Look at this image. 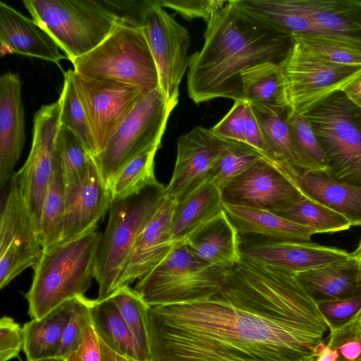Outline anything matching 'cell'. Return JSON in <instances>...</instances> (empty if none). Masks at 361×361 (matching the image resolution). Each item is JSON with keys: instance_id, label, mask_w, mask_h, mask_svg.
Masks as SVG:
<instances>
[{"instance_id": "cell-13", "label": "cell", "mask_w": 361, "mask_h": 361, "mask_svg": "<svg viewBox=\"0 0 361 361\" xmlns=\"http://www.w3.org/2000/svg\"><path fill=\"white\" fill-rule=\"evenodd\" d=\"M60 109L58 99L42 105L35 113L30 154L24 165L15 173L38 235L44 197L59 158L56 137Z\"/></svg>"}, {"instance_id": "cell-9", "label": "cell", "mask_w": 361, "mask_h": 361, "mask_svg": "<svg viewBox=\"0 0 361 361\" xmlns=\"http://www.w3.org/2000/svg\"><path fill=\"white\" fill-rule=\"evenodd\" d=\"M288 118L303 115L361 77V66L333 63L292 39L280 63Z\"/></svg>"}, {"instance_id": "cell-18", "label": "cell", "mask_w": 361, "mask_h": 361, "mask_svg": "<svg viewBox=\"0 0 361 361\" xmlns=\"http://www.w3.org/2000/svg\"><path fill=\"white\" fill-rule=\"evenodd\" d=\"M303 195L345 217L351 226H361V187L334 178L324 169H300L282 161H269Z\"/></svg>"}, {"instance_id": "cell-23", "label": "cell", "mask_w": 361, "mask_h": 361, "mask_svg": "<svg viewBox=\"0 0 361 361\" xmlns=\"http://www.w3.org/2000/svg\"><path fill=\"white\" fill-rule=\"evenodd\" d=\"M202 262L229 269L242 260L240 235L224 208L184 242Z\"/></svg>"}, {"instance_id": "cell-11", "label": "cell", "mask_w": 361, "mask_h": 361, "mask_svg": "<svg viewBox=\"0 0 361 361\" xmlns=\"http://www.w3.org/2000/svg\"><path fill=\"white\" fill-rule=\"evenodd\" d=\"M138 24L157 68L160 90L167 101L178 99L179 86L189 65L188 30L164 10L159 0L141 2Z\"/></svg>"}, {"instance_id": "cell-51", "label": "cell", "mask_w": 361, "mask_h": 361, "mask_svg": "<svg viewBox=\"0 0 361 361\" xmlns=\"http://www.w3.org/2000/svg\"><path fill=\"white\" fill-rule=\"evenodd\" d=\"M355 255L359 258V259L361 261V240L360 241V243L358 245V247L355 252H354Z\"/></svg>"}, {"instance_id": "cell-48", "label": "cell", "mask_w": 361, "mask_h": 361, "mask_svg": "<svg viewBox=\"0 0 361 361\" xmlns=\"http://www.w3.org/2000/svg\"><path fill=\"white\" fill-rule=\"evenodd\" d=\"M245 135V143L258 151L264 157L265 148L262 133L257 119L248 102Z\"/></svg>"}, {"instance_id": "cell-31", "label": "cell", "mask_w": 361, "mask_h": 361, "mask_svg": "<svg viewBox=\"0 0 361 361\" xmlns=\"http://www.w3.org/2000/svg\"><path fill=\"white\" fill-rule=\"evenodd\" d=\"M241 80L245 101L253 104L286 109L280 63L265 62L257 64L244 71Z\"/></svg>"}, {"instance_id": "cell-39", "label": "cell", "mask_w": 361, "mask_h": 361, "mask_svg": "<svg viewBox=\"0 0 361 361\" xmlns=\"http://www.w3.org/2000/svg\"><path fill=\"white\" fill-rule=\"evenodd\" d=\"M292 39L333 63L361 66V49L329 37L316 35L291 34Z\"/></svg>"}, {"instance_id": "cell-54", "label": "cell", "mask_w": 361, "mask_h": 361, "mask_svg": "<svg viewBox=\"0 0 361 361\" xmlns=\"http://www.w3.org/2000/svg\"><path fill=\"white\" fill-rule=\"evenodd\" d=\"M130 361H133V360H130Z\"/></svg>"}, {"instance_id": "cell-43", "label": "cell", "mask_w": 361, "mask_h": 361, "mask_svg": "<svg viewBox=\"0 0 361 361\" xmlns=\"http://www.w3.org/2000/svg\"><path fill=\"white\" fill-rule=\"evenodd\" d=\"M247 102L235 100L228 112L212 128L219 139L245 143V124Z\"/></svg>"}, {"instance_id": "cell-35", "label": "cell", "mask_w": 361, "mask_h": 361, "mask_svg": "<svg viewBox=\"0 0 361 361\" xmlns=\"http://www.w3.org/2000/svg\"><path fill=\"white\" fill-rule=\"evenodd\" d=\"M111 296L142 353L150 361L148 329V312L150 307L129 286L118 288L112 293Z\"/></svg>"}, {"instance_id": "cell-46", "label": "cell", "mask_w": 361, "mask_h": 361, "mask_svg": "<svg viewBox=\"0 0 361 361\" xmlns=\"http://www.w3.org/2000/svg\"><path fill=\"white\" fill-rule=\"evenodd\" d=\"M23 327L13 318L4 316L0 320V361L18 357L23 350Z\"/></svg>"}, {"instance_id": "cell-25", "label": "cell", "mask_w": 361, "mask_h": 361, "mask_svg": "<svg viewBox=\"0 0 361 361\" xmlns=\"http://www.w3.org/2000/svg\"><path fill=\"white\" fill-rule=\"evenodd\" d=\"M250 105L262 133L265 148L264 159L286 162L300 169H322L300 149L288 121L286 109Z\"/></svg>"}, {"instance_id": "cell-45", "label": "cell", "mask_w": 361, "mask_h": 361, "mask_svg": "<svg viewBox=\"0 0 361 361\" xmlns=\"http://www.w3.org/2000/svg\"><path fill=\"white\" fill-rule=\"evenodd\" d=\"M329 331L353 319L361 310V295L317 304Z\"/></svg>"}, {"instance_id": "cell-34", "label": "cell", "mask_w": 361, "mask_h": 361, "mask_svg": "<svg viewBox=\"0 0 361 361\" xmlns=\"http://www.w3.org/2000/svg\"><path fill=\"white\" fill-rule=\"evenodd\" d=\"M159 148L142 153L117 174L109 186L111 202L126 198L158 182L154 175V158Z\"/></svg>"}, {"instance_id": "cell-53", "label": "cell", "mask_w": 361, "mask_h": 361, "mask_svg": "<svg viewBox=\"0 0 361 361\" xmlns=\"http://www.w3.org/2000/svg\"><path fill=\"white\" fill-rule=\"evenodd\" d=\"M38 361H65V360L56 357H52V358L41 360H38Z\"/></svg>"}, {"instance_id": "cell-10", "label": "cell", "mask_w": 361, "mask_h": 361, "mask_svg": "<svg viewBox=\"0 0 361 361\" xmlns=\"http://www.w3.org/2000/svg\"><path fill=\"white\" fill-rule=\"evenodd\" d=\"M178 99L167 101L160 89L143 96L93 159L108 188L117 174L142 153L161 147L169 118Z\"/></svg>"}, {"instance_id": "cell-2", "label": "cell", "mask_w": 361, "mask_h": 361, "mask_svg": "<svg viewBox=\"0 0 361 361\" xmlns=\"http://www.w3.org/2000/svg\"><path fill=\"white\" fill-rule=\"evenodd\" d=\"M292 45L290 34L256 19L235 0L207 23L202 49L190 56L188 97L195 104L218 98L244 100L243 72L265 62L281 63Z\"/></svg>"}, {"instance_id": "cell-20", "label": "cell", "mask_w": 361, "mask_h": 361, "mask_svg": "<svg viewBox=\"0 0 361 361\" xmlns=\"http://www.w3.org/2000/svg\"><path fill=\"white\" fill-rule=\"evenodd\" d=\"M176 203V201L166 197L142 230L135 241L117 288L129 286L135 280L142 278L173 248L176 243L172 234V216Z\"/></svg>"}, {"instance_id": "cell-44", "label": "cell", "mask_w": 361, "mask_h": 361, "mask_svg": "<svg viewBox=\"0 0 361 361\" xmlns=\"http://www.w3.org/2000/svg\"><path fill=\"white\" fill-rule=\"evenodd\" d=\"M163 8L173 10L187 20L202 18L207 23L228 1L224 0H159Z\"/></svg>"}, {"instance_id": "cell-41", "label": "cell", "mask_w": 361, "mask_h": 361, "mask_svg": "<svg viewBox=\"0 0 361 361\" xmlns=\"http://www.w3.org/2000/svg\"><path fill=\"white\" fill-rule=\"evenodd\" d=\"M326 338V345L337 354V361H361V327L354 318L330 329Z\"/></svg>"}, {"instance_id": "cell-22", "label": "cell", "mask_w": 361, "mask_h": 361, "mask_svg": "<svg viewBox=\"0 0 361 361\" xmlns=\"http://www.w3.org/2000/svg\"><path fill=\"white\" fill-rule=\"evenodd\" d=\"M1 56L18 54L56 63L67 59L50 35L32 18L0 1Z\"/></svg>"}, {"instance_id": "cell-15", "label": "cell", "mask_w": 361, "mask_h": 361, "mask_svg": "<svg viewBox=\"0 0 361 361\" xmlns=\"http://www.w3.org/2000/svg\"><path fill=\"white\" fill-rule=\"evenodd\" d=\"M224 204L276 212L303 197L298 188L276 166L260 158L221 190Z\"/></svg>"}, {"instance_id": "cell-19", "label": "cell", "mask_w": 361, "mask_h": 361, "mask_svg": "<svg viewBox=\"0 0 361 361\" xmlns=\"http://www.w3.org/2000/svg\"><path fill=\"white\" fill-rule=\"evenodd\" d=\"M111 202L109 188L92 157L82 180L66 189L60 242L73 239L97 227L98 222L109 211Z\"/></svg>"}, {"instance_id": "cell-26", "label": "cell", "mask_w": 361, "mask_h": 361, "mask_svg": "<svg viewBox=\"0 0 361 361\" xmlns=\"http://www.w3.org/2000/svg\"><path fill=\"white\" fill-rule=\"evenodd\" d=\"M295 276L317 304L361 295V261L354 252L343 262Z\"/></svg>"}, {"instance_id": "cell-7", "label": "cell", "mask_w": 361, "mask_h": 361, "mask_svg": "<svg viewBox=\"0 0 361 361\" xmlns=\"http://www.w3.org/2000/svg\"><path fill=\"white\" fill-rule=\"evenodd\" d=\"M227 271L199 259L180 243L134 289L150 307L194 302L218 293Z\"/></svg>"}, {"instance_id": "cell-55", "label": "cell", "mask_w": 361, "mask_h": 361, "mask_svg": "<svg viewBox=\"0 0 361 361\" xmlns=\"http://www.w3.org/2000/svg\"><path fill=\"white\" fill-rule=\"evenodd\" d=\"M360 4H361V1H360Z\"/></svg>"}, {"instance_id": "cell-14", "label": "cell", "mask_w": 361, "mask_h": 361, "mask_svg": "<svg viewBox=\"0 0 361 361\" xmlns=\"http://www.w3.org/2000/svg\"><path fill=\"white\" fill-rule=\"evenodd\" d=\"M73 79L85 111L96 148V156L145 95L137 87L108 78L83 76L73 70Z\"/></svg>"}, {"instance_id": "cell-3", "label": "cell", "mask_w": 361, "mask_h": 361, "mask_svg": "<svg viewBox=\"0 0 361 361\" xmlns=\"http://www.w3.org/2000/svg\"><path fill=\"white\" fill-rule=\"evenodd\" d=\"M102 234L96 227L43 250L25 295L31 319H40L63 302L85 295L94 279Z\"/></svg>"}, {"instance_id": "cell-33", "label": "cell", "mask_w": 361, "mask_h": 361, "mask_svg": "<svg viewBox=\"0 0 361 361\" xmlns=\"http://www.w3.org/2000/svg\"><path fill=\"white\" fill-rule=\"evenodd\" d=\"M316 233L346 231L350 222L339 213L306 197L283 210L274 212Z\"/></svg>"}, {"instance_id": "cell-49", "label": "cell", "mask_w": 361, "mask_h": 361, "mask_svg": "<svg viewBox=\"0 0 361 361\" xmlns=\"http://www.w3.org/2000/svg\"><path fill=\"white\" fill-rule=\"evenodd\" d=\"M343 92L355 106L361 109V77L346 87Z\"/></svg>"}, {"instance_id": "cell-47", "label": "cell", "mask_w": 361, "mask_h": 361, "mask_svg": "<svg viewBox=\"0 0 361 361\" xmlns=\"http://www.w3.org/2000/svg\"><path fill=\"white\" fill-rule=\"evenodd\" d=\"M65 361H102L100 341L92 326L85 331L78 348Z\"/></svg>"}, {"instance_id": "cell-38", "label": "cell", "mask_w": 361, "mask_h": 361, "mask_svg": "<svg viewBox=\"0 0 361 361\" xmlns=\"http://www.w3.org/2000/svg\"><path fill=\"white\" fill-rule=\"evenodd\" d=\"M56 144L66 189L82 180L92 156L77 135L65 126L59 125Z\"/></svg>"}, {"instance_id": "cell-12", "label": "cell", "mask_w": 361, "mask_h": 361, "mask_svg": "<svg viewBox=\"0 0 361 361\" xmlns=\"http://www.w3.org/2000/svg\"><path fill=\"white\" fill-rule=\"evenodd\" d=\"M43 252L14 173L2 201L0 221V288L7 286L25 269L34 268Z\"/></svg>"}, {"instance_id": "cell-8", "label": "cell", "mask_w": 361, "mask_h": 361, "mask_svg": "<svg viewBox=\"0 0 361 361\" xmlns=\"http://www.w3.org/2000/svg\"><path fill=\"white\" fill-rule=\"evenodd\" d=\"M311 123L336 179L361 187V109L343 91L303 114Z\"/></svg>"}, {"instance_id": "cell-17", "label": "cell", "mask_w": 361, "mask_h": 361, "mask_svg": "<svg viewBox=\"0 0 361 361\" xmlns=\"http://www.w3.org/2000/svg\"><path fill=\"white\" fill-rule=\"evenodd\" d=\"M224 140L210 130L196 126L177 140V153L171 178L165 187L168 199L178 202L207 180Z\"/></svg>"}, {"instance_id": "cell-1", "label": "cell", "mask_w": 361, "mask_h": 361, "mask_svg": "<svg viewBox=\"0 0 361 361\" xmlns=\"http://www.w3.org/2000/svg\"><path fill=\"white\" fill-rule=\"evenodd\" d=\"M150 361H314L328 325L295 273L242 259L212 297L152 307Z\"/></svg>"}, {"instance_id": "cell-4", "label": "cell", "mask_w": 361, "mask_h": 361, "mask_svg": "<svg viewBox=\"0 0 361 361\" xmlns=\"http://www.w3.org/2000/svg\"><path fill=\"white\" fill-rule=\"evenodd\" d=\"M165 198V187L157 182L111 202L107 226L95 257L97 300L108 298L117 288L137 238Z\"/></svg>"}, {"instance_id": "cell-36", "label": "cell", "mask_w": 361, "mask_h": 361, "mask_svg": "<svg viewBox=\"0 0 361 361\" xmlns=\"http://www.w3.org/2000/svg\"><path fill=\"white\" fill-rule=\"evenodd\" d=\"M262 157L258 151L247 144L224 140L221 153L207 180L221 190L231 180Z\"/></svg>"}, {"instance_id": "cell-21", "label": "cell", "mask_w": 361, "mask_h": 361, "mask_svg": "<svg viewBox=\"0 0 361 361\" xmlns=\"http://www.w3.org/2000/svg\"><path fill=\"white\" fill-rule=\"evenodd\" d=\"M19 75L6 72L0 77V185H6L23 149L24 108Z\"/></svg>"}, {"instance_id": "cell-40", "label": "cell", "mask_w": 361, "mask_h": 361, "mask_svg": "<svg viewBox=\"0 0 361 361\" xmlns=\"http://www.w3.org/2000/svg\"><path fill=\"white\" fill-rule=\"evenodd\" d=\"M93 300L85 295L72 299L71 314L63 332L56 357L65 360L80 345L85 331L92 326Z\"/></svg>"}, {"instance_id": "cell-28", "label": "cell", "mask_w": 361, "mask_h": 361, "mask_svg": "<svg viewBox=\"0 0 361 361\" xmlns=\"http://www.w3.org/2000/svg\"><path fill=\"white\" fill-rule=\"evenodd\" d=\"M224 206L221 190L209 180L176 202L172 216L176 244L184 243L197 228L222 211Z\"/></svg>"}, {"instance_id": "cell-16", "label": "cell", "mask_w": 361, "mask_h": 361, "mask_svg": "<svg viewBox=\"0 0 361 361\" xmlns=\"http://www.w3.org/2000/svg\"><path fill=\"white\" fill-rule=\"evenodd\" d=\"M242 259L297 274L349 259L353 253L311 243L240 237Z\"/></svg>"}, {"instance_id": "cell-30", "label": "cell", "mask_w": 361, "mask_h": 361, "mask_svg": "<svg viewBox=\"0 0 361 361\" xmlns=\"http://www.w3.org/2000/svg\"><path fill=\"white\" fill-rule=\"evenodd\" d=\"M72 299L40 319H31L23 326V352L26 361L56 357L63 332L69 319Z\"/></svg>"}, {"instance_id": "cell-27", "label": "cell", "mask_w": 361, "mask_h": 361, "mask_svg": "<svg viewBox=\"0 0 361 361\" xmlns=\"http://www.w3.org/2000/svg\"><path fill=\"white\" fill-rule=\"evenodd\" d=\"M240 237H259L276 241L311 243L316 233L273 212L224 204Z\"/></svg>"}, {"instance_id": "cell-42", "label": "cell", "mask_w": 361, "mask_h": 361, "mask_svg": "<svg viewBox=\"0 0 361 361\" xmlns=\"http://www.w3.org/2000/svg\"><path fill=\"white\" fill-rule=\"evenodd\" d=\"M295 139L302 152L311 160L326 169L327 159L310 122L302 115L288 118Z\"/></svg>"}, {"instance_id": "cell-52", "label": "cell", "mask_w": 361, "mask_h": 361, "mask_svg": "<svg viewBox=\"0 0 361 361\" xmlns=\"http://www.w3.org/2000/svg\"><path fill=\"white\" fill-rule=\"evenodd\" d=\"M354 319L357 321L361 327V310L357 312Z\"/></svg>"}, {"instance_id": "cell-6", "label": "cell", "mask_w": 361, "mask_h": 361, "mask_svg": "<svg viewBox=\"0 0 361 361\" xmlns=\"http://www.w3.org/2000/svg\"><path fill=\"white\" fill-rule=\"evenodd\" d=\"M83 76L108 78L139 87L145 94L159 88L157 68L138 24L126 18L89 53L71 61Z\"/></svg>"}, {"instance_id": "cell-37", "label": "cell", "mask_w": 361, "mask_h": 361, "mask_svg": "<svg viewBox=\"0 0 361 361\" xmlns=\"http://www.w3.org/2000/svg\"><path fill=\"white\" fill-rule=\"evenodd\" d=\"M73 70L63 73V85L59 98L61 104L59 125L73 131L89 153L95 157L96 148L83 107L73 79Z\"/></svg>"}, {"instance_id": "cell-50", "label": "cell", "mask_w": 361, "mask_h": 361, "mask_svg": "<svg viewBox=\"0 0 361 361\" xmlns=\"http://www.w3.org/2000/svg\"><path fill=\"white\" fill-rule=\"evenodd\" d=\"M100 345L102 351V361H130L128 358L111 350L101 341Z\"/></svg>"}, {"instance_id": "cell-32", "label": "cell", "mask_w": 361, "mask_h": 361, "mask_svg": "<svg viewBox=\"0 0 361 361\" xmlns=\"http://www.w3.org/2000/svg\"><path fill=\"white\" fill-rule=\"evenodd\" d=\"M66 207V185L60 157L55 165L42 209L39 238L43 250L60 242Z\"/></svg>"}, {"instance_id": "cell-5", "label": "cell", "mask_w": 361, "mask_h": 361, "mask_svg": "<svg viewBox=\"0 0 361 361\" xmlns=\"http://www.w3.org/2000/svg\"><path fill=\"white\" fill-rule=\"evenodd\" d=\"M32 18L71 61L102 43L123 18L106 1L23 0Z\"/></svg>"}, {"instance_id": "cell-24", "label": "cell", "mask_w": 361, "mask_h": 361, "mask_svg": "<svg viewBox=\"0 0 361 361\" xmlns=\"http://www.w3.org/2000/svg\"><path fill=\"white\" fill-rule=\"evenodd\" d=\"M293 1L326 37L361 49L360 1Z\"/></svg>"}, {"instance_id": "cell-29", "label": "cell", "mask_w": 361, "mask_h": 361, "mask_svg": "<svg viewBox=\"0 0 361 361\" xmlns=\"http://www.w3.org/2000/svg\"><path fill=\"white\" fill-rule=\"evenodd\" d=\"M92 326L99 340L116 353L133 361H149L123 319L111 295L94 300Z\"/></svg>"}]
</instances>
